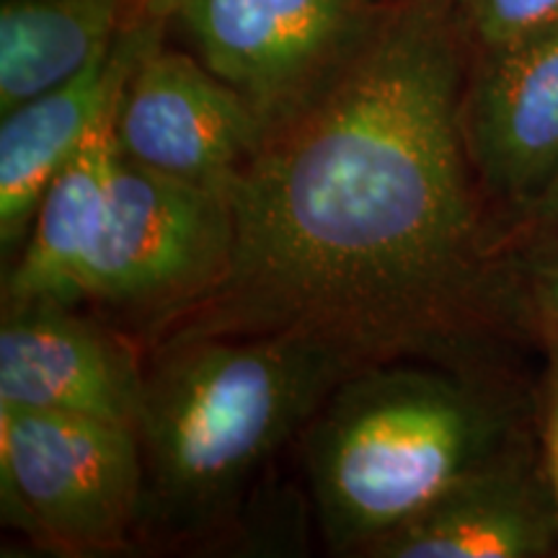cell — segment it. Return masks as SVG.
Wrapping results in <instances>:
<instances>
[{
    "label": "cell",
    "instance_id": "1",
    "mask_svg": "<svg viewBox=\"0 0 558 558\" xmlns=\"http://www.w3.org/2000/svg\"><path fill=\"white\" fill-rule=\"evenodd\" d=\"M460 39L432 5L388 21L222 181L233 264L177 337L298 329L375 365L488 320L505 288L460 128Z\"/></svg>",
    "mask_w": 558,
    "mask_h": 558
},
{
    "label": "cell",
    "instance_id": "2",
    "mask_svg": "<svg viewBox=\"0 0 558 558\" xmlns=\"http://www.w3.org/2000/svg\"><path fill=\"white\" fill-rule=\"evenodd\" d=\"M362 367L352 349L298 329L173 337L145 375L135 429L140 525L166 535L218 525L262 465Z\"/></svg>",
    "mask_w": 558,
    "mask_h": 558
},
{
    "label": "cell",
    "instance_id": "3",
    "mask_svg": "<svg viewBox=\"0 0 558 558\" xmlns=\"http://www.w3.org/2000/svg\"><path fill=\"white\" fill-rule=\"evenodd\" d=\"M499 422L442 373L375 362L305 427L311 494L329 546L365 556L383 535L497 458Z\"/></svg>",
    "mask_w": 558,
    "mask_h": 558
},
{
    "label": "cell",
    "instance_id": "4",
    "mask_svg": "<svg viewBox=\"0 0 558 558\" xmlns=\"http://www.w3.org/2000/svg\"><path fill=\"white\" fill-rule=\"evenodd\" d=\"M3 520L58 556L120 550L140 525L143 458L132 427L0 407Z\"/></svg>",
    "mask_w": 558,
    "mask_h": 558
},
{
    "label": "cell",
    "instance_id": "5",
    "mask_svg": "<svg viewBox=\"0 0 558 558\" xmlns=\"http://www.w3.org/2000/svg\"><path fill=\"white\" fill-rule=\"evenodd\" d=\"M235 226L226 186L117 160L109 207L81 271V298L184 316L226 282Z\"/></svg>",
    "mask_w": 558,
    "mask_h": 558
},
{
    "label": "cell",
    "instance_id": "6",
    "mask_svg": "<svg viewBox=\"0 0 558 558\" xmlns=\"http://www.w3.org/2000/svg\"><path fill=\"white\" fill-rule=\"evenodd\" d=\"M205 65L254 107L269 132L295 120L344 73L373 34L357 0H158Z\"/></svg>",
    "mask_w": 558,
    "mask_h": 558
},
{
    "label": "cell",
    "instance_id": "7",
    "mask_svg": "<svg viewBox=\"0 0 558 558\" xmlns=\"http://www.w3.org/2000/svg\"><path fill=\"white\" fill-rule=\"evenodd\" d=\"M269 137L254 107L205 62L150 47L117 117L120 156L199 184H222Z\"/></svg>",
    "mask_w": 558,
    "mask_h": 558
},
{
    "label": "cell",
    "instance_id": "8",
    "mask_svg": "<svg viewBox=\"0 0 558 558\" xmlns=\"http://www.w3.org/2000/svg\"><path fill=\"white\" fill-rule=\"evenodd\" d=\"M460 128L478 184L525 218L558 177V29L478 52Z\"/></svg>",
    "mask_w": 558,
    "mask_h": 558
},
{
    "label": "cell",
    "instance_id": "9",
    "mask_svg": "<svg viewBox=\"0 0 558 558\" xmlns=\"http://www.w3.org/2000/svg\"><path fill=\"white\" fill-rule=\"evenodd\" d=\"M145 375L122 341L52 300L5 303L0 407L62 411L137 429Z\"/></svg>",
    "mask_w": 558,
    "mask_h": 558
},
{
    "label": "cell",
    "instance_id": "10",
    "mask_svg": "<svg viewBox=\"0 0 558 558\" xmlns=\"http://www.w3.org/2000/svg\"><path fill=\"white\" fill-rule=\"evenodd\" d=\"M166 16V9L160 19ZM158 21H137L109 50L52 90L19 104L0 122V246L3 254L29 239L47 186L68 163L90 122L130 81L143 54L156 47Z\"/></svg>",
    "mask_w": 558,
    "mask_h": 558
},
{
    "label": "cell",
    "instance_id": "11",
    "mask_svg": "<svg viewBox=\"0 0 558 558\" xmlns=\"http://www.w3.org/2000/svg\"><path fill=\"white\" fill-rule=\"evenodd\" d=\"M558 548V509L518 465L494 460L365 550L373 558H538Z\"/></svg>",
    "mask_w": 558,
    "mask_h": 558
},
{
    "label": "cell",
    "instance_id": "12",
    "mask_svg": "<svg viewBox=\"0 0 558 558\" xmlns=\"http://www.w3.org/2000/svg\"><path fill=\"white\" fill-rule=\"evenodd\" d=\"M124 86L104 104L78 148L47 186L24 251L5 277V303L52 300L73 305L81 300V271L107 215L120 160L117 117Z\"/></svg>",
    "mask_w": 558,
    "mask_h": 558
},
{
    "label": "cell",
    "instance_id": "13",
    "mask_svg": "<svg viewBox=\"0 0 558 558\" xmlns=\"http://www.w3.org/2000/svg\"><path fill=\"white\" fill-rule=\"evenodd\" d=\"M122 0H3L0 114L81 73L114 41Z\"/></svg>",
    "mask_w": 558,
    "mask_h": 558
},
{
    "label": "cell",
    "instance_id": "14",
    "mask_svg": "<svg viewBox=\"0 0 558 558\" xmlns=\"http://www.w3.org/2000/svg\"><path fill=\"white\" fill-rule=\"evenodd\" d=\"M458 32L476 52L558 29V0H458Z\"/></svg>",
    "mask_w": 558,
    "mask_h": 558
},
{
    "label": "cell",
    "instance_id": "15",
    "mask_svg": "<svg viewBox=\"0 0 558 558\" xmlns=\"http://www.w3.org/2000/svg\"><path fill=\"white\" fill-rule=\"evenodd\" d=\"M520 277L525 282L533 308L546 320L548 331L558 333V233L543 235L525 251L520 262Z\"/></svg>",
    "mask_w": 558,
    "mask_h": 558
},
{
    "label": "cell",
    "instance_id": "16",
    "mask_svg": "<svg viewBox=\"0 0 558 558\" xmlns=\"http://www.w3.org/2000/svg\"><path fill=\"white\" fill-rule=\"evenodd\" d=\"M525 222L530 230H533L535 239L558 233V177L554 179V184L548 186L546 194H543V197L533 205V209L525 215Z\"/></svg>",
    "mask_w": 558,
    "mask_h": 558
},
{
    "label": "cell",
    "instance_id": "17",
    "mask_svg": "<svg viewBox=\"0 0 558 558\" xmlns=\"http://www.w3.org/2000/svg\"><path fill=\"white\" fill-rule=\"evenodd\" d=\"M546 469H548V488L558 509V401H550L546 418Z\"/></svg>",
    "mask_w": 558,
    "mask_h": 558
},
{
    "label": "cell",
    "instance_id": "18",
    "mask_svg": "<svg viewBox=\"0 0 558 558\" xmlns=\"http://www.w3.org/2000/svg\"><path fill=\"white\" fill-rule=\"evenodd\" d=\"M554 339V352H550V401H558V333H550Z\"/></svg>",
    "mask_w": 558,
    "mask_h": 558
}]
</instances>
